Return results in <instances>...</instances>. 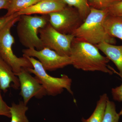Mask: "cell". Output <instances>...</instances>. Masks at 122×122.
<instances>
[{
    "mask_svg": "<svg viewBox=\"0 0 122 122\" xmlns=\"http://www.w3.org/2000/svg\"><path fill=\"white\" fill-rule=\"evenodd\" d=\"M96 46L75 37L71 46L70 57L72 65L85 71H100L110 75L113 71L107 65L110 61L101 54Z\"/></svg>",
    "mask_w": 122,
    "mask_h": 122,
    "instance_id": "obj_1",
    "label": "cell"
},
{
    "mask_svg": "<svg viewBox=\"0 0 122 122\" xmlns=\"http://www.w3.org/2000/svg\"><path fill=\"white\" fill-rule=\"evenodd\" d=\"M109 15L107 10H99L91 8L89 13L81 26L72 34L75 37L95 45L102 42L115 45V38L107 33L104 22Z\"/></svg>",
    "mask_w": 122,
    "mask_h": 122,
    "instance_id": "obj_2",
    "label": "cell"
},
{
    "mask_svg": "<svg viewBox=\"0 0 122 122\" xmlns=\"http://www.w3.org/2000/svg\"><path fill=\"white\" fill-rule=\"evenodd\" d=\"M49 22L48 15H20L17 32L21 44L26 49L34 48L38 51L44 49L38 32L39 29Z\"/></svg>",
    "mask_w": 122,
    "mask_h": 122,
    "instance_id": "obj_3",
    "label": "cell"
},
{
    "mask_svg": "<svg viewBox=\"0 0 122 122\" xmlns=\"http://www.w3.org/2000/svg\"><path fill=\"white\" fill-rule=\"evenodd\" d=\"M20 17L18 16L14 18L0 30V57L11 67L15 75L20 72L22 69L33 68L27 58L23 56L20 57L17 56L12 49L15 40L11 34V30Z\"/></svg>",
    "mask_w": 122,
    "mask_h": 122,
    "instance_id": "obj_4",
    "label": "cell"
},
{
    "mask_svg": "<svg viewBox=\"0 0 122 122\" xmlns=\"http://www.w3.org/2000/svg\"><path fill=\"white\" fill-rule=\"evenodd\" d=\"M32 65L33 68L26 69L35 75L45 90L46 94L55 96L60 94L65 89L73 95L71 89L72 80L67 75H62L60 77H55L48 74L41 62L34 57L25 56Z\"/></svg>",
    "mask_w": 122,
    "mask_h": 122,
    "instance_id": "obj_5",
    "label": "cell"
},
{
    "mask_svg": "<svg viewBox=\"0 0 122 122\" xmlns=\"http://www.w3.org/2000/svg\"><path fill=\"white\" fill-rule=\"evenodd\" d=\"M38 33L44 48L54 51L61 56L70 57L71 44L75 38L73 35L59 32L49 22L39 29Z\"/></svg>",
    "mask_w": 122,
    "mask_h": 122,
    "instance_id": "obj_6",
    "label": "cell"
},
{
    "mask_svg": "<svg viewBox=\"0 0 122 122\" xmlns=\"http://www.w3.org/2000/svg\"><path fill=\"white\" fill-rule=\"evenodd\" d=\"M48 15L51 25L63 34H72L84 21L76 9L68 5L61 11Z\"/></svg>",
    "mask_w": 122,
    "mask_h": 122,
    "instance_id": "obj_7",
    "label": "cell"
},
{
    "mask_svg": "<svg viewBox=\"0 0 122 122\" xmlns=\"http://www.w3.org/2000/svg\"><path fill=\"white\" fill-rule=\"evenodd\" d=\"M22 52L24 56L37 58L46 71H53L72 65L70 57L61 56L48 48L39 51L34 48L24 49Z\"/></svg>",
    "mask_w": 122,
    "mask_h": 122,
    "instance_id": "obj_8",
    "label": "cell"
},
{
    "mask_svg": "<svg viewBox=\"0 0 122 122\" xmlns=\"http://www.w3.org/2000/svg\"><path fill=\"white\" fill-rule=\"evenodd\" d=\"M16 75L20 81V95L25 105H27L33 97L40 99L47 95L45 90L38 79L33 77L25 69H22Z\"/></svg>",
    "mask_w": 122,
    "mask_h": 122,
    "instance_id": "obj_9",
    "label": "cell"
},
{
    "mask_svg": "<svg viewBox=\"0 0 122 122\" xmlns=\"http://www.w3.org/2000/svg\"><path fill=\"white\" fill-rule=\"evenodd\" d=\"M66 6L62 0H41L32 6L16 13L19 16L34 14L48 15L61 11Z\"/></svg>",
    "mask_w": 122,
    "mask_h": 122,
    "instance_id": "obj_10",
    "label": "cell"
},
{
    "mask_svg": "<svg viewBox=\"0 0 122 122\" xmlns=\"http://www.w3.org/2000/svg\"><path fill=\"white\" fill-rule=\"evenodd\" d=\"M13 84L15 89L20 87L19 79L11 67L0 57V88L5 93Z\"/></svg>",
    "mask_w": 122,
    "mask_h": 122,
    "instance_id": "obj_11",
    "label": "cell"
},
{
    "mask_svg": "<svg viewBox=\"0 0 122 122\" xmlns=\"http://www.w3.org/2000/svg\"><path fill=\"white\" fill-rule=\"evenodd\" d=\"M95 46L114 63L119 71V76H122V45L102 42Z\"/></svg>",
    "mask_w": 122,
    "mask_h": 122,
    "instance_id": "obj_12",
    "label": "cell"
},
{
    "mask_svg": "<svg viewBox=\"0 0 122 122\" xmlns=\"http://www.w3.org/2000/svg\"><path fill=\"white\" fill-rule=\"evenodd\" d=\"M104 27L111 36L122 41V17L108 15L105 19Z\"/></svg>",
    "mask_w": 122,
    "mask_h": 122,
    "instance_id": "obj_13",
    "label": "cell"
},
{
    "mask_svg": "<svg viewBox=\"0 0 122 122\" xmlns=\"http://www.w3.org/2000/svg\"><path fill=\"white\" fill-rule=\"evenodd\" d=\"M109 99L107 94H103L100 96L97 102L96 108L89 118L85 119L82 118V122H102L107 103Z\"/></svg>",
    "mask_w": 122,
    "mask_h": 122,
    "instance_id": "obj_14",
    "label": "cell"
},
{
    "mask_svg": "<svg viewBox=\"0 0 122 122\" xmlns=\"http://www.w3.org/2000/svg\"><path fill=\"white\" fill-rule=\"evenodd\" d=\"M28 109L23 101L18 104L12 103L10 107L11 122H30L25 114Z\"/></svg>",
    "mask_w": 122,
    "mask_h": 122,
    "instance_id": "obj_15",
    "label": "cell"
},
{
    "mask_svg": "<svg viewBox=\"0 0 122 122\" xmlns=\"http://www.w3.org/2000/svg\"><path fill=\"white\" fill-rule=\"evenodd\" d=\"M41 0H11L5 16L13 15L32 6Z\"/></svg>",
    "mask_w": 122,
    "mask_h": 122,
    "instance_id": "obj_16",
    "label": "cell"
},
{
    "mask_svg": "<svg viewBox=\"0 0 122 122\" xmlns=\"http://www.w3.org/2000/svg\"><path fill=\"white\" fill-rule=\"evenodd\" d=\"M62 1L66 5L76 9L83 21L85 20L89 13L91 8L88 4V0H62Z\"/></svg>",
    "mask_w": 122,
    "mask_h": 122,
    "instance_id": "obj_17",
    "label": "cell"
},
{
    "mask_svg": "<svg viewBox=\"0 0 122 122\" xmlns=\"http://www.w3.org/2000/svg\"><path fill=\"white\" fill-rule=\"evenodd\" d=\"M120 116L116 112L114 103L108 99L102 122H119Z\"/></svg>",
    "mask_w": 122,
    "mask_h": 122,
    "instance_id": "obj_18",
    "label": "cell"
},
{
    "mask_svg": "<svg viewBox=\"0 0 122 122\" xmlns=\"http://www.w3.org/2000/svg\"><path fill=\"white\" fill-rule=\"evenodd\" d=\"M122 0H88L91 8L99 10H107L112 5Z\"/></svg>",
    "mask_w": 122,
    "mask_h": 122,
    "instance_id": "obj_19",
    "label": "cell"
},
{
    "mask_svg": "<svg viewBox=\"0 0 122 122\" xmlns=\"http://www.w3.org/2000/svg\"><path fill=\"white\" fill-rule=\"evenodd\" d=\"M107 10L109 15L122 17V0L112 5Z\"/></svg>",
    "mask_w": 122,
    "mask_h": 122,
    "instance_id": "obj_20",
    "label": "cell"
},
{
    "mask_svg": "<svg viewBox=\"0 0 122 122\" xmlns=\"http://www.w3.org/2000/svg\"><path fill=\"white\" fill-rule=\"evenodd\" d=\"M1 90L0 88V116H3L10 118V107L3 100L1 96Z\"/></svg>",
    "mask_w": 122,
    "mask_h": 122,
    "instance_id": "obj_21",
    "label": "cell"
},
{
    "mask_svg": "<svg viewBox=\"0 0 122 122\" xmlns=\"http://www.w3.org/2000/svg\"><path fill=\"white\" fill-rule=\"evenodd\" d=\"M120 76L122 81V76ZM111 92L114 100L118 102H122V83L119 86L113 88L112 89ZM118 114L120 116L122 115V108Z\"/></svg>",
    "mask_w": 122,
    "mask_h": 122,
    "instance_id": "obj_22",
    "label": "cell"
},
{
    "mask_svg": "<svg viewBox=\"0 0 122 122\" xmlns=\"http://www.w3.org/2000/svg\"><path fill=\"white\" fill-rule=\"evenodd\" d=\"M19 16L17 14L9 16H4L0 18V30L2 29L7 24H8L11 20Z\"/></svg>",
    "mask_w": 122,
    "mask_h": 122,
    "instance_id": "obj_23",
    "label": "cell"
},
{
    "mask_svg": "<svg viewBox=\"0 0 122 122\" xmlns=\"http://www.w3.org/2000/svg\"><path fill=\"white\" fill-rule=\"evenodd\" d=\"M11 0H0V9H7Z\"/></svg>",
    "mask_w": 122,
    "mask_h": 122,
    "instance_id": "obj_24",
    "label": "cell"
}]
</instances>
